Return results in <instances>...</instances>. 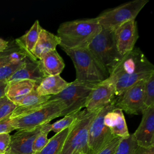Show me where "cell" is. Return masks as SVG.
Returning a JSON list of instances; mask_svg holds the SVG:
<instances>
[{
	"mask_svg": "<svg viewBox=\"0 0 154 154\" xmlns=\"http://www.w3.org/2000/svg\"><path fill=\"white\" fill-rule=\"evenodd\" d=\"M96 17L76 19L63 22L57 29L60 46L62 49H77L87 48L101 30Z\"/></svg>",
	"mask_w": 154,
	"mask_h": 154,
	"instance_id": "6da1fadb",
	"label": "cell"
},
{
	"mask_svg": "<svg viewBox=\"0 0 154 154\" xmlns=\"http://www.w3.org/2000/svg\"><path fill=\"white\" fill-rule=\"evenodd\" d=\"M72 60L76 70V80L98 84L106 79L109 73L87 48L77 49H62Z\"/></svg>",
	"mask_w": 154,
	"mask_h": 154,
	"instance_id": "7a4b0ae2",
	"label": "cell"
},
{
	"mask_svg": "<svg viewBox=\"0 0 154 154\" xmlns=\"http://www.w3.org/2000/svg\"><path fill=\"white\" fill-rule=\"evenodd\" d=\"M65 109L64 103L59 100H49L41 106L25 115L11 119L14 130L33 129L49 123L61 116Z\"/></svg>",
	"mask_w": 154,
	"mask_h": 154,
	"instance_id": "3957f363",
	"label": "cell"
},
{
	"mask_svg": "<svg viewBox=\"0 0 154 154\" xmlns=\"http://www.w3.org/2000/svg\"><path fill=\"white\" fill-rule=\"evenodd\" d=\"M87 48L105 68L109 75L122 57L118 51L113 32L102 28L89 43Z\"/></svg>",
	"mask_w": 154,
	"mask_h": 154,
	"instance_id": "277c9868",
	"label": "cell"
},
{
	"mask_svg": "<svg viewBox=\"0 0 154 154\" xmlns=\"http://www.w3.org/2000/svg\"><path fill=\"white\" fill-rule=\"evenodd\" d=\"M96 112L85 109L80 113L69 128V131L60 154H87L88 150V132L90 122Z\"/></svg>",
	"mask_w": 154,
	"mask_h": 154,
	"instance_id": "5b68a950",
	"label": "cell"
},
{
	"mask_svg": "<svg viewBox=\"0 0 154 154\" xmlns=\"http://www.w3.org/2000/svg\"><path fill=\"white\" fill-rule=\"evenodd\" d=\"M148 2V0L131 1L104 11L96 19L102 28L113 32L123 23L135 20Z\"/></svg>",
	"mask_w": 154,
	"mask_h": 154,
	"instance_id": "8992f818",
	"label": "cell"
},
{
	"mask_svg": "<svg viewBox=\"0 0 154 154\" xmlns=\"http://www.w3.org/2000/svg\"><path fill=\"white\" fill-rule=\"evenodd\" d=\"M96 84L79 82L75 79L70 82L61 93L51 96L49 100H59L64 103L65 109L61 116L80 111L85 107L88 95Z\"/></svg>",
	"mask_w": 154,
	"mask_h": 154,
	"instance_id": "52a82bcc",
	"label": "cell"
},
{
	"mask_svg": "<svg viewBox=\"0 0 154 154\" xmlns=\"http://www.w3.org/2000/svg\"><path fill=\"white\" fill-rule=\"evenodd\" d=\"M117 97L106 106L96 112L88 128V150L87 154H96L102 147L114 137L110 130L104 124L105 114L110 109L116 108Z\"/></svg>",
	"mask_w": 154,
	"mask_h": 154,
	"instance_id": "ba28073f",
	"label": "cell"
},
{
	"mask_svg": "<svg viewBox=\"0 0 154 154\" xmlns=\"http://www.w3.org/2000/svg\"><path fill=\"white\" fill-rule=\"evenodd\" d=\"M150 71H154V66L148 60L140 49L134 48L122 56L109 75V77L114 78L122 75Z\"/></svg>",
	"mask_w": 154,
	"mask_h": 154,
	"instance_id": "9c48e42d",
	"label": "cell"
},
{
	"mask_svg": "<svg viewBox=\"0 0 154 154\" xmlns=\"http://www.w3.org/2000/svg\"><path fill=\"white\" fill-rule=\"evenodd\" d=\"M144 81L137 82L117 97L116 107L131 115L142 113L144 109Z\"/></svg>",
	"mask_w": 154,
	"mask_h": 154,
	"instance_id": "30bf717a",
	"label": "cell"
},
{
	"mask_svg": "<svg viewBox=\"0 0 154 154\" xmlns=\"http://www.w3.org/2000/svg\"><path fill=\"white\" fill-rule=\"evenodd\" d=\"M116 97L114 84L108 78L94 86L87 99L85 110L96 112L112 102Z\"/></svg>",
	"mask_w": 154,
	"mask_h": 154,
	"instance_id": "8fae6325",
	"label": "cell"
},
{
	"mask_svg": "<svg viewBox=\"0 0 154 154\" xmlns=\"http://www.w3.org/2000/svg\"><path fill=\"white\" fill-rule=\"evenodd\" d=\"M43 125L33 129L17 130L11 135L10 143L5 154H33L32 145Z\"/></svg>",
	"mask_w": 154,
	"mask_h": 154,
	"instance_id": "7c38bea8",
	"label": "cell"
},
{
	"mask_svg": "<svg viewBox=\"0 0 154 154\" xmlns=\"http://www.w3.org/2000/svg\"><path fill=\"white\" fill-rule=\"evenodd\" d=\"M113 34L118 51L121 56L132 51L139 37L135 20L126 22L114 31Z\"/></svg>",
	"mask_w": 154,
	"mask_h": 154,
	"instance_id": "4fadbf2b",
	"label": "cell"
},
{
	"mask_svg": "<svg viewBox=\"0 0 154 154\" xmlns=\"http://www.w3.org/2000/svg\"><path fill=\"white\" fill-rule=\"evenodd\" d=\"M141 121L133 134L138 146L150 147L154 146V106L145 108Z\"/></svg>",
	"mask_w": 154,
	"mask_h": 154,
	"instance_id": "5bb4252c",
	"label": "cell"
},
{
	"mask_svg": "<svg viewBox=\"0 0 154 154\" xmlns=\"http://www.w3.org/2000/svg\"><path fill=\"white\" fill-rule=\"evenodd\" d=\"M40 60L27 57L23 66L17 70L7 81V83L19 80H31L38 85L46 77Z\"/></svg>",
	"mask_w": 154,
	"mask_h": 154,
	"instance_id": "9a60e30c",
	"label": "cell"
},
{
	"mask_svg": "<svg viewBox=\"0 0 154 154\" xmlns=\"http://www.w3.org/2000/svg\"><path fill=\"white\" fill-rule=\"evenodd\" d=\"M103 122L114 137L123 138L129 135L123 112L121 109L116 107L109 110L104 116Z\"/></svg>",
	"mask_w": 154,
	"mask_h": 154,
	"instance_id": "2e32d148",
	"label": "cell"
},
{
	"mask_svg": "<svg viewBox=\"0 0 154 154\" xmlns=\"http://www.w3.org/2000/svg\"><path fill=\"white\" fill-rule=\"evenodd\" d=\"M50 97L51 96L40 95L37 92L36 88L34 89L19 102L10 115V119L20 117L34 111L48 102Z\"/></svg>",
	"mask_w": 154,
	"mask_h": 154,
	"instance_id": "e0dca14e",
	"label": "cell"
},
{
	"mask_svg": "<svg viewBox=\"0 0 154 154\" xmlns=\"http://www.w3.org/2000/svg\"><path fill=\"white\" fill-rule=\"evenodd\" d=\"M7 84L5 97L16 105L38 85L35 82L27 79L13 81Z\"/></svg>",
	"mask_w": 154,
	"mask_h": 154,
	"instance_id": "ac0fdd59",
	"label": "cell"
},
{
	"mask_svg": "<svg viewBox=\"0 0 154 154\" xmlns=\"http://www.w3.org/2000/svg\"><path fill=\"white\" fill-rule=\"evenodd\" d=\"M60 43V38L57 35L42 28L32 51V55L34 58L40 60L45 54L56 49Z\"/></svg>",
	"mask_w": 154,
	"mask_h": 154,
	"instance_id": "d6986e66",
	"label": "cell"
},
{
	"mask_svg": "<svg viewBox=\"0 0 154 154\" xmlns=\"http://www.w3.org/2000/svg\"><path fill=\"white\" fill-rule=\"evenodd\" d=\"M69 83L60 75L46 76L37 86L36 91L42 96H54L64 90Z\"/></svg>",
	"mask_w": 154,
	"mask_h": 154,
	"instance_id": "ffe728a7",
	"label": "cell"
},
{
	"mask_svg": "<svg viewBox=\"0 0 154 154\" xmlns=\"http://www.w3.org/2000/svg\"><path fill=\"white\" fill-rule=\"evenodd\" d=\"M40 62L46 76L60 75L65 66L63 58L56 49L45 54L40 60Z\"/></svg>",
	"mask_w": 154,
	"mask_h": 154,
	"instance_id": "44dd1931",
	"label": "cell"
},
{
	"mask_svg": "<svg viewBox=\"0 0 154 154\" xmlns=\"http://www.w3.org/2000/svg\"><path fill=\"white\" fill-rule=\"evenodd\" d=\"M42 29V28L40 25L39 21L36 20L30 29L23 35L15 40L16 45L21 48L29 57L33 59L35 58L32 55V51L38 40Z\"/></svg>",
	"mask_w": 154,
	"mask_h": 154,
	"instance_id": "7402d4cb",
	"label": "cell"
},
{
	"mask_svg": "<svg viewBox=\"0 0 154 154\" xmlns=\"http://www.w3.org/2000/svg\"><path fill=\"white\" fill-rule=\"evenodd\" d=\"M69 131V128L55 134L40 152L34 154H60Z\"/></svg>",
	"mask_w": 154,
	"mask_h": 154,
	"instance_id": "603a6c76",
	"label": "cell"
},
{
	"mask_svg": "<svg viewBox=\"0 0 154 154\" xmlns=\"http://www.w3.org/2000/svg\"><path fill=\"white\" fill-rule=\"evenodd\" d=\"M80 111L66 115L63 119L55 122L53 124H51V131H52L57 134L70 128L78 117Z\"/></svg>",
	"mask_w": 154,
	"mask_h": 154,
	"instance_id": "cb8c5ba5",
	"label": "cell"
},
{
	"mask_svg": "<svg viewBox=\"0 0 154 154\" xmlns=\"http://www.w3.org/2000/svg\"><path fill=\"white\" fill-rule=\"evenodd\" d=\"M51 131V124L49 123L43 125L38 135L35 138L32 145L33 154L40 152L48 143L49 139L48 135Z\"/></svg>",
	"mask_w": 154,
	"mask_h": 154,
	"instance_id": "d4e9b609",
	"label": "cell"
},
{
	"mask_svg": "<svg viewBox=\"0 0 154 154\" xmlns=\"http://www.w3.org/2000/svg\"><path fill=\"white\" fill-rule=\"evenodd\" d=\"M137 143L132 134L126 138H121L115 154H133Z\"/></svg>",
	"mask_w": 154,
	"mask_h": 154,
	"instance_id": "484cf974",
	"label": "cell"
},
{
	"mask_svg": "<svg viewBox=\"0 0 154 154\" xmlns=\"http://www.w3.org/2000/svg\"><path fill=\"white\" fill-rule=\"evenodd\" d=\"M26 59V58H25ZM25 60L16 63H8L0 66V81L7 82V80L25 63Z\"/></svg>",
	"mask_w": 154,
	"mask_h": 154,
	"instance_id": "4316f807",
	"label": "cell"
},
{
	"mask_svg": "<svg viewBox=\"0 0 154 154\" xmlns=\"http://www.w3.org/2000/svg\"><path fill=\"white\" fill-rule=\"evenodd\" d=\"M144 109L154 106V74L144 81Z\"/></svg>",
	"mask_w": 154,
	"mask_h": 154,
	"instance_id": "83f0119b",
	"label": "cell"
},
{
	"mask_svg": "<svg viewBox=\"0 0 154 154\" xmlns=\"http://www.w3.org/2000/svg\"><path fill=\"white\" fill-rule=\"evenodd\" d=\"M121 138L114 137L102 147L96 154H115Z\"/></svg>",
	"mask_w": 154,
	"mask_h": 154,
	"instance_id": "f1b7e54d",
	"label": "cell"
},
{
	"mask_svg": "<svg viewBox=\"0 0 154 154\" xmlns=\"http://www.w3.org/2000/svg\"><path fill=\"white\" fill-rule=\"evenodd\" d=\"M16 105L8 99L0 107V121L5 117L10 116L16 108Z\"/></svg>",
	"mask_w": 154,
	"mask_h": 154,
	"instance_id": "f546056e",
	"label": "cell"
},
{
	"mask_svg": "<svg viewBox=\"0 0 154 154\" xmlns=\"http://www.w3.org/2000/svg\"><path fill=\"white\" fill-rule=\"evenodd\" d=\"M14 129L11 126V119L10 116L5 117L0 121V134H9Z\"/></svg>",
	"mask_w": 154,
	"mask_h": 154,
	"instance_id": "4dcf8cb0",
	"label": "cell"
},
{
	"mask_svg": "<svg viewBox=\"0 0 154 154\" xmlns=\"http://www.w3.org/2000/svg\"><path fill=\"white\" fill-rule=\"evenodd\" d=\"M11 135L4 133L0 134V154H5L10 143Z\"/></svg>",
	"mask_w": 154,
	"mask_h": 154,
	"instance_id": "1f68e13d",
	"label": "cell"
},
{
	"mask_svg": "<svg viewBox=\"0 0 154 154\" xmlns=\"http://www.w3.org/2000/svg\"><path fill=\"white\" fill-rule=\"evenodd\" d=\"M14 48V46H12L10 48L8 46V48L5 51L2 52H0V66L9 63L8 56L12 52Z\"/></svg>",
	"mask_w": 154,
	"mask_h": 154,
	"instance_id": "d6a6232c",
	"label": "cell"
},
{
	"mask_svg": "<svg viewBox=\"0 0 154 154\" xmlns=\"http://www.w3.org/2000/svg\"><path fill=\"white\" fill-rule=\"evenodd\" d=\"M133 154H154V146L145 147L137 145Z\"/></svg>",
	"mask_w": 154,
	"mask_h": 154,
	"instance_id": "836d02e7",
	"label": "cell"
},
{
	"mask_svg": "<svg viewBox=\"0 0 154 154\" xmlns=\"http://www.w3.org/2000/svg\"><path fill=\"white\" fill-rule=\"evenodd\" d=\"M8 84L7 82L0 81V99L5 97V93Z\"/></svg>",
	"mask_w": 154,
	"mask_h": 154,
	"instance_id": "e575fe53",
	"label": "cell"
},
{
	"mask_svg": "<svg viewBox=\"0 0 154 154\" xmlns=\"http://www.w3.org/2000/svg\"><path fill=\"white\" fill-rule=\"evenodd\" d=\"M8 48V42L2 38H0V52L5 51Z\"/></svg>",
	"mask_w": 154,
	"mask_h": 154,
	"instance_id": "d590c367",
	"label": "cell"
},
{
	"mask_svg": "<svg viewBox=\"0 0 154 154\" xmlns=\"http://www.w3.org/2000/svg\"><path fill=\"white\" fill-rule=\"evenodd\" d=\"M8 100V99L6 97H4L3 98L0 99V107Z\"/></svg>",
	"mask_w": 154,
	"mask_h": 154,
	"instance_id": "8d00e7d4",
	"label": "cell"
},
{
	"mask_svg": "<svg viewBox=\"0 0 154 154\" xmlns=\"http://www.w3.org/2000/svg\"><path fill=\"white\" fill-rule=\"evenodd\" d=\"M78 154H85V153H79Z\"/></svg>",
	"mask_w": 154,
	"mask_h": 154,
	"instance_id": "74e56055",
	"label": "cell"
}]
</instances>
